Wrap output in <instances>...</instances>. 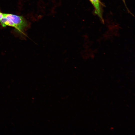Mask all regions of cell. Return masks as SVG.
Returning <instances> with one entry per match:
<instances>
[{"instance_id":"6da1fadb","label":"cell","mask_w":135,"mask_h":135,"mask_svg":"<svg viewBox=\"0 0 135 135\" xmlns=\"http://www.w3.org/2000/svg\"><path fill=\"white\" fill-rule=\"evenodd\" d=\"M0 22L3 27H13L17 32L20 33H21L28 25L27 21L22 16L4 13Z\"/></svg>"},{"instance_id":"7a4b0ae2","label":"cell","mask_w":135,"mask_h":135,"mask_svg":"<svg viewBox=\"0 0 135 135\" xmlns=\"http://www.w3.org/2000/svg\"><path fill=\"white\" fill-rule=\"evenodd\" d=\"M93 5L94 8V13L101 19L104 22L103 19L102 9L101 7V3L99 0H89Z\"/></svg>"},{"instance_id":"3957f363","label":"cell","mask_w":135,"mask_h":135,"mask_svg":"<svg viewBox=\"0 0 135 135\" xmlns=\"http://www.w3.org/2000/svg\"><path fill=\"white\" fill-rule=\"evenodd\" d=\"M4 13L2 12L0 10V20L4 16Z\"/></svg>"},{"instance_id":"277c9868","label":"cell","mask_w":135,"mask_h":135,"mask_svg":"<svg viewBox=\"0 0 135 135\" xmlns=\"http://www.w3.org/2000/svg\"><path fill=\"white\" fill-rule=\"evenodd\" d=\"M122 0L123 2L125 4H126L125 2V0Z\"/></svg>"}]
</instances>
